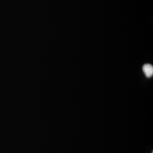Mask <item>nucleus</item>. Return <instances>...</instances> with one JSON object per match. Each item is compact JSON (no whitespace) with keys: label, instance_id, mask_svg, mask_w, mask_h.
I'll use <instances>...</instances> for the list:
<instances>
[{"label":"nucleus","instance_id":"nucleus-1","mask_svg":"<svg viewBox=\"0 0 153 153\" xmlns=\"http://www.w3.org/2000/svg\"><path fill=\"white\" fill-rule=\"evenodd\" d=\"M143 71L147 77H151L153 76V67L150 64H146L143 67Z\"/></svg>","mask_w":153,"mask_h":153},{"label":"nucleus","instance_id":"nucleus-2","mask_svg":"<svg viewBox=\"0 0 153 153\" xmlns=\"http://www.w3.org/2000/svg\"><path fill=\"white\" fill-rule=\"evenodd\" d=\"M152 153H153L152 152Z\"/></svg>","mask_w":153,"mask_h":153}]
</instances>
